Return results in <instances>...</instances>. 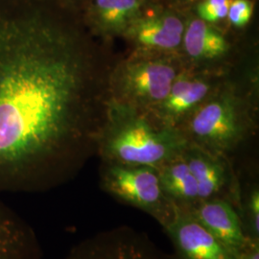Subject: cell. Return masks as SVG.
<instances>
[{
  "instance_id": "cell-1",
  "label": "cell",
  "mask_w": 259,
  "mask_h": 259,
  "mask_svg": "<svg viewBox=\"0 0 259 259\" xmlns=\"http://www.w3.org/2000/svg\"><path fill=\"white\" fill-rule=\"evenodd\" d=\"M100 65L65 0H0V194L39 193L96 151Z\"/></svg>"
},
{
  "instance_id": "cell-7",
  "label": "cell",
  "mask_w": 259,
  "mask_h": 259,
  "mask_svg": "<svg viewBox=\"0 0 259 259\" xmlns=\"http://www.w3.org/2000/svg\"><path fill=\"white\" fill-rule=\"evenodd\" d=\"M185 21L177 10L152 1L123 36L143 49L170 51L183 44Z\"/></svg>"
},
{
  "instance_id": "cell-15",
  "label": "cell",
  "mask_w": 259,
  "mask_h": 259,
  "mask_svg": "<svg viewBox=\"0 0 259 259\" xmlns=\"http://www.w3.org/2000/svg\"><path fill=\"white\" fill-rule=\"evenodd\" d=\"M183 44L187 55L197 61L213 60L229 51L222 33L197 16L185 21Z\"/></svg>"
},
{
  "instance_id": "cell-10",
  "label": "cell",
  "mask_w": 259,
  "mask_h": 259,
  "mask_svg": "<svg viewBox=\"0 0 259 259\" xmlns=\"http://www.w3.org/2000/svg\"><path fill=\"white\" fill-rule=\"evenodd\" d=\"M153 0H88L79 10L91 35L123 36L132 22Z\"/></svg>"
},
{
  "instance_id": "cell-4",
  "label": "cell",
  "mask_w": 259,
  "mask_h": 259,
  "mask_svg": "<svg viewBox=\"0 0 259 259\" xmlns=\"http://www.w3.org/2000/svg\"><path fill=\"white\" fill-rule=\"evenodd\" d=\"M178 76L170 61L156 57L138 56L117 65L111 77L115 102L139 109H154L169 93Z\"/></svg>"
},
{
  "instance_id": "cell-19",
  "label": "cell",
  "mask_w": 259,
  "mask_h": 259,
  "mask_svg": "<svg viewBox=\"0 0 259 259\" xmlns=\"http://www.w3.org/2000/svg\"><path fill=\"white\" fill-rule=\"evenodd\" d=\"M233 255L235 259H259V241H248V243L233 253Z\"/></svg>"
},
{
  "instance_id": "cell-18",
  "label": "cell",
  "mask_w": 259,
  "mask_h": 259,
  "mask_svg": "<svg viewBox=\"0 0 259 259\" xmlns=\"http://www.w3.org/2000/svg\"><path fill=\"white\" fill-rule=\"evenodd\" d=\"M253 6L251 0H231L227 19L234 27H245L252 17Z\"/></svg>"
},
{
  "instance_id": "cell-12",
  "label": "cell",
  "mask_w": 259,
  "mask_h": 259,
  "mask_svg": "<svg viewBox=\"0 0 259 259\" xmlns=\"http://www.w3.org/2000/svg\"><path fill=\"white\" fill-rule=\"evenodd\" d=\"M0 259H44L37 233L0 199Z\"/></svg>"
},
{
  "instance_id": "cell-21",
  "label": "cell",
  "mask_w": 259,
  "mask_h": 259,
  "mask_svg": "<svg viewBox=\"0 0 259 259\" xmlns=\"http://www.w3.org/2000/svg\"><path fill=\"white\" fill-rule=\"evenodd\" d=\"M176 4L179 5H186V4H189L191 2H195V1H198V0H174Z\"/></svg>"
},
{
  "instance_id": "cell-5",
  "label": "cell",
  "mask_w": 259,
  "mask_h": 259,
  "mask_svg": "<svg viewBox=\"0 0 259 259\" xmlns=\"http://www.w3.org/2000/svg\"><path fill=\"white\" fill-rule=\"evenodd\" d=\"M248 129L240 102L232 95L222 94L195 111L185 136L190 143L226 157L239 146Z\"/></svg>"
},
{
  "instance_id": "cell-20",
  "label": "cell",
  "mask_w": 259,
  "mask_h": 259,
  "mask_svg": "<svg viewBox=\"0 0 259 259\" xmlns=\"http://www.w3.org/2000/svg\"><path fill=\"white\" fill-rule=\"evenodd\" d=\"M65 1H66L67 3H69L71 6H73L76 9L80 10L83 7V5H84V3H85L88 0H65Z\"/></svg>"
},
{
  "instance_id": "cell-13",
  "label": "cell",
  "mask_w": 259,
  "mask_h": 259,
  "mask_svg": "<svg viewBox=\"0 0 259 259\" xmlns=\"http://www.w3.org/2000/svg\"><path fill=\"white\" fill-rule=\"evenodd\" d=\"M210 85L203 79L177 76L166 97L156 106L157 117L167 126L174 124L203 102Z\"/></svg>"
},
{
  "instance_id": "cell-14",
  "label": "cell",
  "mask_w": 259,
  "mask_h": 259,
  "mask_svg": "<svg viewBox=\"0 0 259 259\" xmlns=\"http://www.w3.org/2000/svg\"><path fill=\"white\" fill-rule=\"evenodd\" d=\"M157 170L163 192L178 208L189 210L200 201L196 180L182 155Z\"/></svg>"
},
{
  "instance_id": "cell-8",
  "label": "cell",
  "mask_w": 259,
  "mask_h": 259,
  "mask_svg": "<svg viewBox=\"0 0 259 259\" xmlns=\"http://www.w3.org/2000/svg\"><path fill=\"white\" fill-rule=\"evenodd\" d=\"M182 156L193 174L200 201L224 199L237 209L239 188L235 187L226 157L210 153L190 143Z\"/></svg>"
},
{
  "instance_id": "cell-11",
  "label": "cell",
  "mask_w": 259,
  "mask_h": 259,
  "mask_svg": "<svg viewBox=\"0 0 259 259\" xmlns=\"http://www.w3.org/2000/svg\"><path fill=\"white\" fill-rule=\"evenodd\" d=\"M189 211L232 254L250 240L245 235L236 207L227 200L214 198L199 201Z\"/></svg>"
},
{
  "instance_id": "cell-3",
  "label": "cell",
  "mask_w": 259,
  "mask_h": 259,
  "mask_svg": "<svg viewBox=\"0 0 259 259\" xmlns=\"http://www.w3.org/2000/svg\"><path fill=\"white\" fill-rule=\"evenodd\" d=\"M101 187L122 203L149 214L163 230L176 217L178 207L163 192L156 167L103 162Z\"/></svg>"
},
{
  "instance_id": "cell-17",
  "label": "cell",
  "mask_w": 259,
  "mask_h": 259,
  "mask_svg": "<svg viewBox=\"0 0 259 259\" xmlns=\"http://www.w3.org/2000/svg\"><path fill=\"white\" fill-rule=\"evenodd\" d=\"M231 0H198L196 16L207 23H216L227 19Z\"/></svg>"
},
{
  "instance_id": "cell-2",
  "label": "cell",
  "mask_w": 259,
  "mask_h": 259,
  "mask_svg": "<svg viewBox=\"0 0 259 259\" xmlns=\"http://www.w3.org/2000/svg\"><path fill=\"white\" fill-rule=\"evenodd\" d=\"M190 141L185 132L148 119L142 109L111 100L96 136L103 162L157 167L183 154Z\"/></svg>"
},
{
  "instance_id": "cell-16",
  "label": "cell",
  "mask_w": 259,
  "mask_h": 259,
  "mask_svg": "<svg viewBox=\"0 0 259 259\" xmlns=\"http://www.w3.org/2000/svg\"><path fill=\"white\" fill-rule=\"evenodd\" d=\"M237 211L245 235L248 239L259 241V189L251 185L249 189L241 192L239 188Z\"/></svg>"
},
{
  "instance_id": "cell-9",
  "label": "cell",
  "mask_w": 259,
  "mask_h": 259,
  "mask_svg": "<svg viewBox=\"0 0 259 259\" xmlns=\"http://www.w3.org/2000/svg\"><path fill=\"white\" fill-rule=\"evenodd\" d=\"M164 232L172 241L175 259H235L189 210L178 208L176 217Z\"/></svg>"
},
{
  "instance_id": "cell-6",
  "label": "cell",
  "mask_w": 259,
  "mask_h": 259,
  "mask_svg": "<svg viewBox=\"0 0 259 259\" xmlns=\"http://www.w3.org/2000/svg\"><path fill=\"white\" fill-rule=\"evenodd\" d=\"M63 259H175L144 232L128 226L116 227L90 236Z\"/></svg>"
}]
</instances>
